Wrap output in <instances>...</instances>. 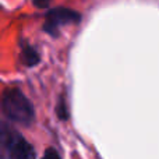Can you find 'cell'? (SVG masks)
<instances>
[{
    "label": "cell",
    "instance_id": "obj_1",
    "mask_svg": "<svg viewBox=\"0 0 159 159\" xmlns=\"http://www.w3.org/2000/svg\"><path fill=\"white\" fill-rule=\"evenodd\" d=\"M2 107L6 117L17 124L30 126L35 119L32 105L18 88H7L4 91Z\"/></svg>",
    "mask_w": 159,
    "mask_h": 159
},
{
    "label": "cell",
    "instance_id": "obj_2",
    "mask_svg": "<svg viewBox=\"0 0 159 159\" xmlns=\"http://www.w3.org/2000/svg\"><path fill=\"white\" fill-rule=\"evenodd\" d=\"M34 147L16 130L3 127L2 130V159H35Z\"/></svg>",
    "mask_w": 159,
    "mask_h": 159
},
{
    "label": "cell",
    "instance_id": "obj_3",
    "mask_svg": "<svg viewBox=\"0 0 159 159\" xmlns=\"http://www.w3.org/2000/svg\"><path fill=\"white\" fill-rule=\"evenodd\" d=\"M81 21V14L74 10H70L66 7H57L50 10L46 14L43 24V31L49 34L53 38H57L60 35V30L64 25L77 24Z\"/></svg>",
    "mask_w": 159,
    "mask_h": 159
},
{
    "label": "cell",
    "instance_id": "obj_4",
    "mask_svg": "<svg viewBox=\"0 0 159 159\" xmlns=\"http://www.w3.org/2000/svg\"><path fill=\"white\" fill-rule=\"evenodd\" d=\"M39 53L34 49L32 46L30 45L24 43L22 45V49H21V63H24L25 66L31 67V66H35V64L39 63Z\"/></svg>",
    "mask_w": 159,
    "mask_h": 159
},
{
    "label": "cell",
    "instance_id": "obj_5",
    "mask_svg": "<svg viewBox=\"0 0 159 159\" xmlns=\"http://www.w3.org/2000/svg\"><path fill=\"white\" fill-rule=\"evenodd\" d=\"M56 110H57V116L61 119V120H66L69 119V110H67V103L64 102L63 98L59 99V103L56 106Z\"/></svg>",
    "mask_w": 159,
    "mask_h": 159
},
{
    "label": "cell",
    "instance_id": "obj_6",
    "mask_svg": "<svg viewBox=\"0 0 159 159\" xmlns=\"http://www.w3.org/2000/svg\"><path fill=\"white\" fill-rule=\"evenodd\" d=\"M42 159H61V158H60V154H59L55 148H49L46 152H45V155L42 157Z\"/></svg>",
    "mask_w": 159,
    "mask_h": 159
},
{
    "label": "cell",
    "instance_id": "obj_7",
    "mask_svg": "<svg viewBox=\"0 0 159 159\" xmlns=\"http://www.w3.org/2000/svg\"><path fill=\"white\" fill-rule=\"evenodd\" d=\"M32 2H34V6H35V7L45 8V7H48V6L50 4V2H52V0H32Z\"/></svg>",
    "mask_w": 159,
    "mask_h": 159
}]
</instances>
